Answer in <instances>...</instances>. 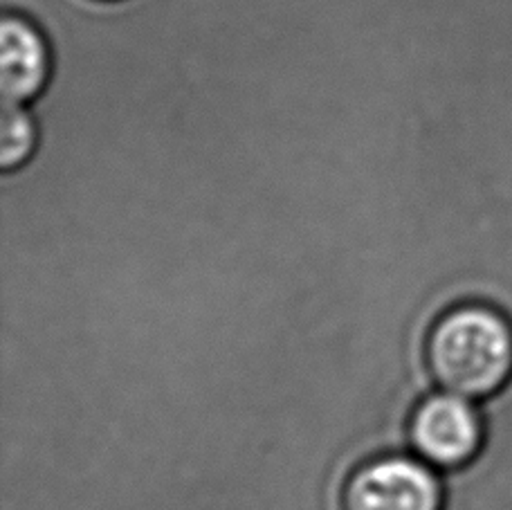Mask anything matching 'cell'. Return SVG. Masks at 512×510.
Masks as SVG:
<instances>
[{
    "label": "cell",
    "mask_w": 512,
    "mask_h": 510,
    "mask_svg": "<svg viewBox=\"0 0 512 510\" xmlns=\"http://www.w3.org/2000/svg\"><path fill=\"white\" fill-rule=\"evenodd\" d=\"M423 358L438 389L488 403L512 380V322L477 299L454 304L432 322Z\"/></svg>",
    "instance_id": "1"
},
{
    "label": "cell",
    "mask_w": 512,
    "mask_h": 510,
    "mask_svg": "<svg viewBox=\"0 0 512 510\" xmlns=\"http://www.w3.org/2000/svg\"><path fill=\"white\" fill-rule=\"evenodd\" d=\"M407 439L414 457L434 470H468L486 448V414L481 403L438 389L411 409Z\"/></svg>",
    "instance_id": "2"
},
{
    "label": "cell",
    "mask_w": 512,
    "mask_h": 510,
    "mask_svg": "<svg viewBox=\"0 0 512 510\" xmlns=\"http://www.w3.org/2000/svg\"><path fill=\"white\" fill-rule=\"evenodd\" d=\"M342 510H443V486L436 470L418 457L382 454L351 472Z\"/></svg>",
    "instance_id": "3"
},
{
    "label": "cell",
    "mask_w": 512,
    "mask_h": 510,
    "mask_svg": "<svg viewBox=\"0 0 512 510\" xmlns=\"http://www.w3.org/2000/svg\"><path fill=\"white\" fill-rule=\"evenodd\" d=\"M50 77V50L39 27L23 16H5L0 25V90L3 102L25 104Z\"/></svg>",
    "instance_id": "4"
},
{
    "label": "cell",
    "mask_w": 512,
    "mask_h": 510,
    "mask_svg": "<svg viewBox=\"0 0 512 510\" xmlns=\"http://www.w3.org/2000/svg\"><path fill=\"white\" fill-rule=\"evenodd\" d=\"M36 126L23 104H3L0 117V165L5 171L25 165L34 153Z\"/></svg>",
    "instance_id": "5"
}]
</instances>
